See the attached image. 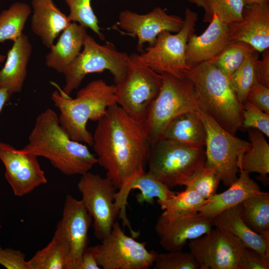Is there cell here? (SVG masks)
I'll return each mask as SVG.
<instances>
[{
    "label": "cell",
    "mask_w": 269,
    "mask_h": 269,
    "mask_svg": "<svg viewBox=\"0 0 269 269\" xmlns=\"http://www.w3.org/2000/svg\"><path fill=\"white\" fill-rule=\"evenodd\" d=\"M92 135L97 163L117 189L145 171L150 143L142 125L117 104L108 108Z\"/></svg>",
    "instance_id": "1"
},
{
    "label": "cell",
    "mask_w": 269,
    "mask_h": 269,
    "mask_svg": "<svg viewBox=\"0 0 269 269\" xmlns=\"http://www.w3.org/2000/svg\"><path fill=\"white\" fill-rule=\"evenodd\" d=\"M23 151L48 159L68 176L83 175L97 163L86 145L71 139L61 128L57 114L47 109L36 118Z\"/></svg>",
    "instance_id": "2"
},
{
    "label": "cell",
    "mask_w": 269,
    "mask_h": 269,
    "mask_svg": "<svg viewBox=\"0 0 269 269\" xmlns=\"http://www.w3.org/2000/svg\"><path fill=\"white\" fill-rule=\"evenodd\" d=\"M57 88L51 98L60 111L61 128L72 140L92 146L93 135L87 124L89 121H99L109 107L117 104L115 85H109L102 79L92 81L77 92L75 98Z\"/></svg>",
    "instance_id": "3"
},
{
    "label": "cell",
    "mask_w": 269,
    "mask_h": 269,
    "mask_svg": "<svg viewBox=\"0 0 269 269\" xmlns=\"http://www.w3.org/2000/svg\"><path fill=\"white\" fill-rule=\"evenodd\" d=\"M185 76L192 82L200 105L222 128L235 135L241 127L243 108L228 78L210 61L191 67Z\"/></svg>",
    "instance_id": "4"
},
{
    "label": "cell",
    "mask_w": 269,
    "mask_h": 269,
    "mask_svg": "<svg viewBox=\"0 0 269 269\" xmlns=\"http://www.w3.org/2000/svg\"><path fill=\"white\" fill-rule=\"evenodd\" d=\"M205 163L204 147H191L165 138L150 144L148 172L170 189L183 185Z\"/></svg>",
    "instance_id": "5"
},
{
    "label": "cell",
    "mask_w": 269,
    "mask_h": 269,
    "mask_svg": "<svg viewBox=\"0 0 269 269\" xmlns=\"http://www.w3.org/2000/svg\"><path fill=\"white\" fill-rule=\"evenodd\" d=\"M160 91L142 123L150 144L162 138L170 123L179 115L196 110L199 104L192 82L185 76L178 78L163 73Z\"/></svg>",
    "instance_id": "6"
},
{
    "label": "cell",
    "mask_w": 269,
    "mask_h": 269,
    "mask_svg": "<svg viewBox=\"0 0 269 269\" xmlns=\"http://www.w3.org/2000/svg\"><path fill=\"white\" fill-rule=\"evenodd\" d=\"M130 62V55L119 51L111 42L101 45L88 34L83 49L72 63L64 70L65 85L63 91L67 96L77 89L88 74L109 71L115 85L126 77Z\"/></svg>",
    "instance_id": "7"
},
{
    "label": "cell",
    "mask_w": 269,
    "mask_h": 269,
    "mask_svg": "<svg viewBox=\"0 0 269 269\" xmlns=\"http://www.w3.org/2000/svg\"><path fill=\"white\" fill-rule=\"evenodd\" d=\"M196 111L206 132L205 166L213 168L228 187L237 179L243 156L250 149L251 143L225 130L199 103Z\"/></svg>",
    "instance_id": "8"
},
{
    "label": "cell",
    "mask_w": 269,
    "mask_h": 269,
    "mask_svg": "<svg viewBox=\"0 0 269 269\" xmlns=\"http://www.w3.org/2000/svg\"><path fill=\"white\" fill-rule=\"evenodd\" d=\"M197 19V13L187 8L179 31L174 34L168 31L161 32L152 46H149L140 54L135 53L136 58L159 74L184 77L185 72L190 68L186 62V46L190 37L195 31Z\"/></svg>",
    "instance_id": "9"
},
{
    "label": "cell",
    "mask_w": 269,
    "mask_h": 269,
    "mask_svg": "<svg viewBox=\"0 0 269 269\" xmlns=\"http://www.w3.org/2000/svg\"><path fill=\"white\" fill-rule=\"evenodd\" d=\"M163 76L140 63L135 53L130 55L125 79L115 85L117 104L132 118L142 123L150 105L157 96Z\"/></svg>",
    "instance_id": "10"
},
{
    "label": "cell",
    "mask_w": 269,
    "mask_h": 269,
    "mask_svg": "<svg viewBox=\"0 0 269 269\" xmlns=\"http://www.w3.org/2000/svg\"><path fill=\"white\" fill-rule=\"evenodd\" d=\"M95 246L99 266L103 269H148L157 252L149 251L146 243L127 236L115 222L109 234Z\"/></svg>",
    "instance_id": "11"
},
{
    "label": "cell",
    "mask_w": 269,
    "mask_h": 269,
    "mask_svg": "<svg viewBox=\"0 0 269 269\" xmlns=\"http://www.w3.org/2000/svg\"><path fill=\"white\" fill-rule=\"evenodd\" d=\"M188 247L200 269H243L246 247L237 238L218 228L190 241Z\"/></svg>",
    "instance_id": "12"
},
{
    "label": "cell",
    "mask_w": 269,
    "mask_h": 269,
    "mask_svg": "<svg viewBox=\"0 0 269 269\" xmlns=\"http://www.w3.org/2000/svg\"><path fill=\"white\" fill-rule=\"evenodd\" d=\"M77 187L92 218L94 236L101 241L109 234L119 216L114 203L117 188L107 177L89 171L82 175Z\"/></svg>",
    "instance_id": "13"
},
{
    "label": "cell",
    "mask_w": 269,
    "mask_h": 269,
    "mask_svg": "<svg viewBox=\"0 0 269 269\" xmlns=\"http://www.w3.org/2000/svg\"><path fill=\"white\" fill-rule=\"evenodd\" d=\"M212 219L199 212L168 214L158 218L155 231L161 247L167 251L181 250L188 241L208 233L213 226Z\"/></svg>",
    "instance_id": "14"
},
{
    "label": "cell",
    "mask_w": 269,
    "mask_h": 269,
    "mask_svg": "<svg viewBox=\"0 0 269 269\" xmlns=\"http://www.w3.org/2000/svg\"><path fill=\"white\" fill-rule=\"evenodd\" d=\"M118 24L124 33L137 38V50L142 53L144 44L147 43L149 46H152L161 32L179 31L183 24V19L169 14L164 9L157 6L145 14L123 10L119 14Z\"/></svg>",
    "instance_id": "15"
},
{
    "label": "cell",
    "mask_w": 269,
    "mask_h": 269,
    "mask_svg": "<svg viewBox=\"0 0 269 269\" xmlns=\"http://www.w3.org/2000/svg\"><path fill=\"white\" fill-rule=\"evenodd\" d=\"M37 157L0 142V159L5 167V177L15 196H23L47 183Z\"/></svg>",
    "instance_id": "16"
},
{
    "label": "cell",
    "mask_w": 269,
    "mask_h": 269,
    "mask_svg": "<svg viewBox=\"0 0 269 269\" xmlns=\"http://www.w3.org/2000/svg\"><path fill=\"white\" fill-rule=\"evenodd\" d=\"M92 222V218L82 201L67 195L62 218L55 232L69 246L74 269H78L83 253L88 247V231Z\"/></svg>",
    "instance_id": "17"
},
{
    "label": "cell",
    "mask_w": 269,
    "mask_h": 269,
    "mask_svg": "<svg viewBox=\"0 0 269 269\" xmlns=\"http://www.w3.org/2000/svg\"><path fill=\"white\" fill-rule=\"evenodd\" d=\"M135 189L140 192L135 196L136 200L139 204L144 203L153 204L154 198H157L159 201L166 200L173 196L175 192L145 171L133 176L118 189V191H116L114 203L119 212V218L122 220L124 227L127 226L129 228L132 237L137 238L139 235V232L132 229L126 213L128 196L130 191Z\"/></svg>",
    "instance_id": "18"
},
{
    "label": "cell",
    "mask_w": 269,
    "mask_h": 269,
    "mask_svg": "<svg viewBox=\"0 0 269 269\" xmlns=\"http://www.w3.org/2000/svg\"><path fill=\"white\" fill-rule=\"evenodd\" d=\"M230 42L242 41L259 52L269 48V4L246 5L239 21L229 24Z\"/></svg>",
    "instance_id": "19"
},
{
    "label": "cell",
    "mask_w": 269,
    "mask_h": 269,
    "mask_svg": "<svg viewBox=\"0 0 269 269\" xmlns=\"http://www.w3.org/2000/svg\"><path fill=\"white\" fill-rule=\"evenodd\" d=\"M231 43L229 24L222 22L215 14L208 27L200 35L189 38L186 48V62L189 67L210 61Z\"/></svg>",
    "instance_id": "20"
},
{
    "label": "cell",
    "mask_w": 269,
    "mask_h": 269,
    "mask_svg": "<svg viewBox=\"0 0 269 269\" xmlns=\"http://www.w3.org/2000/svg\"><path fill=\"white\" fill-rule=\"evenodd\" d=\"M241 204L228 209L212 220L213 226L226 231L239 239L243 245L269 260V236L252 230L242 217Z\"/></svg>",
    "instance_id": "21"
},
{
    "label": "cell",
    "mask_w": 269,
    "mask_h": 269,
    "mask_svg": "<svg viewBox=\"0 0 269 269\" xmlns=\"http://www.w3.org/2000/svg\"><path fill=\"white\" fill-rule=\"evenodd\" d=\"M31 19L32 32L43 44L50 48L58 35L72 22L68 16L57 7L53 0H32Z\"/></svg>",
    "instance_id": "22"
},
{
    "label": "cell",
    "mask_w": 269,
    "mask_h": 269,
    "mask_svg": "<svg viewBox=\"0 0 269 269\" xmlns=\"http://www.w3.org/2000/svg\"><path fill=\"white\" fill-rule=\"evenodd\" d=\"M32 53V45L25 34L15 41L7 53L3 67L0 70V88L7 90L11 95L20 92L26 76Z\"/></svg>",
    "instance_id": "23"
},
{
    "label": "cell",
    "mask_w": 269,
    "mask_h": 269,
    "mask_svg": "<svg viewBox=\"0 0 269 269\" xmlns=\"http://www.w3.org/2000/svg\"><path fill=\"white\" fill-rule=\"evenodd\" d=\"M239 177L226 190L215 194L197 211L213 219L223 211L239 205L249 197L262 192L249 173L239 169Z\"/></svg>",
    "instance_id": "24"
},
{
    "label": "cell",
    "mask_w": 269,
    "mask_h": 269,
    "mask_svg": "<svg viewBox=\"0 0 269 269\" xmlns=\"http://www.w3.org/2000/svg\"><path fill=\"white\" fill-rule=\"evenodd\" d=\"M87 34L86 27L72 22L49 48L45 57L47 66L63 73L81 52Z\"/></svg>",
    "instance_id": "25"
},
{
    "label": "cell",
    "mask_w": 269,
    "mask_h": 269,
    "mask_svg": "<svg viewBox=\"0 0 269 269\" xmlns=\"http://www.w3.org/2000/svg\"><path fill=\"white\" fill-rule=\"evenodd\" d=\"M185 145L204 147L206 130L196 110L183 113L172 121L165 130L163 137Z\"/></svg>",
    "instance_id": "26"
},
{
    "label": "cell",
    "mask_w": 269,
    "mask_h": 269,
    "mask_svg": "<svg viewBox=\"0 0 269 269\" xmlns=\"http://www.w3.org/2000/svg\"><path fill=\"white\" fill-rule=\"evenodd\" d=\"M28 262L31 269H74L69 246L56 232L49 244Z\"/></svg>",
    "instance_id": "27"
},
{
    "label": "cell",
    "mask_w": 269,
    "mask_h": 269,
    "mask_svg": "<svg viewBox=\"0 0 269 269\" xmlns=\"http://www.w3.org/2000/svg\"><path fill=\"white\" fill-rule=\"evenodd\" d=\"M248 134L251 148L243 155L239 169L249 173H259V179L267 185L269 173V144L264 134L259 130L250 129Z\"/></svg>",
    "instance_id": "28"
},
{
    "label": "cell",
    "mask_w": 269,
    "mask_h": 269,
    "mask_svg": "<svg viewBox=\"0 0 269 269\" xmlns=\"http://www.w3.org/2000/svg\"><path fill=\"white\" fill-rule=\"evenodd\" d=\"M242 219L255 232L269 236V194L262 191L242 203Z\"/></svg>",
    "instance_id": "29"
},
{
    "label": "cell",
    "mask_w": 269,
    "mask_h": 269,
    "mask_svg": "<svg viewBox=\"0 0 269 269\" xmlns=\"http://www.w3.org/2000/svg\"><path fill=\"white\" fill-rule=\"evenodd\" d=\"M31 12L30 6L21 2H15L2 11L0 13V43L17 40L23 33Z\"/></svg>",
    "instance_id": "30"
},
{
    "label": "cell",
    "mask_w": 269,
    "mask_h": 269,
    "mask_svg": "<svg viewBox=\"0 0 269 269\" xmlns=\"http://www.w3.org/2000/svg\"><path fill=\"white\" fill-rule=\"evenodd\" d=\"M259 53L255 50L249 54L240 67L228 78L232 89L242 105L246 101L251 88L258 82L256 62L259 59Z\"/></svg>",
    "instance_id": "31"
},
{
    "label": "cell",
    "mask_w": 269,
    "mask_h": 269,
    "mask_svg": "<svg viewBox=\"0 0 269 269\" xmlns=\"http://www.w3.org/2000/svg\"><path fill=\"white\" fill-rule=\"evenodd\" d=\"M255 50L246 42H231L218 55L210 61L229 78L240 67L246 57Z\"/></svg>",
    "instance_id": "32"
},
{
    "label": "cell",
    "mask_w": 269,
    "mask_h": 269,
    "mask_svg": "<svg viewBox=\"0 0 269 269\" xmlns=\"http://www.w3.org/2000/svg\"><path fill=\"white\" fill-rule=\"evenodd\" d=\"M206 3L204 22H210L215 14L223 23L230 24L242 19L246 6L243 0H204Z\"/></svg>",
    "instance_id": "33"
},
{
    "label": "cell",
    "mask_w": 269,
    "mask_h": 269,
    "mask_svg": "<svg viewBox=\"0 0 269 269\" xmlns=\"http://www.w3.org/2000/svg\"><path fill=\"white\" fill-rule=\"evenodd\" d=\"M207 201L208 199L204 198L195 191L187 188L182 192H175L167 200H157L163 212L168 214L197 211Z\"/></svg>",
    "instance_id": "34"
},
{
    "label": "cell",
    "mask_w": 269,
    "mask_h": 269,
    "mask_svg": "<svg viewBox=\"0 0 269 269\" xmlns=\"http://www.w3.org/2000/svg\"><path fill=\"white\" fill-rule=\"evenodd\" d=\"M64 0L69 7V13L67 16L71 22L91 29L101 40H105L99 25V20L92 7V0Z\"/></svg>",
    "instance_id": "35"
},
{
    "label": "cell",
    "mask_w": 269,
    "mask_h": 269,
    "mask_svg": "<svg viewBox=\"0 0 269 269\" xmlns=\"http://www.w3.org/2000/svg\"><path fill=\"white\" fill-rule=\"evenodd\" d=\"M220 181L216 171L213 168L205 166L183 185L195 191L205 199H208L216 194Z\"/></svg>",
    "instance_id": "36"
},
{
    "label": "cell",
    "mask_w": 269,
    "mask_h": 269,
    "mask_svg": "<svg viewBox=\"0 0 269 269\" xmlns=\"http://www.w3.org/2000/svg\"><path fill=\"white\" fill-rule=\"evenodd\" d=\"M154 269H197L199 265L190 252L181 250L157 253L153 266Z\"/></svg>",
    "instance_id": "37"
},
{
    "label": "cell",
    "mask_w": 269,
    "mask_h": 269,
    "mask_svg": "<svg viewBox=\"0 0 269 269\" xmlns=\"http://www.w3.org/2000/svg\"><path fill=\"white\" fill-rule=\"evenodd\" d=\"M243 120L241 127L256 129L269 137V114L247 101L243 104Z\"/></svg>",
    "instance_id": "38"
},
{
    "label": "cell",
    "mask_w": 269,
    "mask_h": 269,
    "mask_svg": "<svg viewBox=\"0 0 269 269\" xmlns=\"http://www.w3.org/2000/svg\"><path fill=\"white\" fill-rule=\"evenodd\" d=\"M0 265L7 269H31L25 255L19 250L0 246Z\"/></svg>",
    "instance_id": "39"
},
{
    "label": "cell",
    "mask_w": 269,
    "mask_h": 269,
    "mask_svg": "<svg viewBox=\"0 0 269 269\" xmlns=\"http://www.w3.org/2000/svg\"><path fill=\"white\" fill-rule=\"evenodd\" d=\"M246 101L269 114V87L255 83L250 89Z\"/></svg>",
    "instance_id": "40"
},
{
    "label": "cell",
    "mask_w": 269,
    "mask_h": 269,
    "mask_svg": "<svg viewBox=\"0 0 269 269\" xmlns=\"http://www.w3.org/2000/svg\"><path fill=\"white\" fill-rule=\"evenodd\" d=\"M269 260L256 251L245 248L244 252L243 269H269Z\"/></svg>",
    "instance_id": "41"
},
{
    "label": "cell",
    "mask_w": 269,
    "mask_h": 269,
    "mask_svg": "<svg viewBox=\"0 0 269 269\" xmlns=\"http://www.w3.org/2000/svg\"><path fill=\"white\" fill-rule=\"evenodd\" d=\"M256 70L258 82L269 87V48L262 52V57L256 62Z\"/></svg>",
    "instance_id": "42"
},
{
    "label": "cell",
    "mask_w": 269,
    "mask_h": 269,
    "mask_svg": "<svg viewBox=\"0 0 269 269\" xmlns=\"http://www.w3.org/2000/svg\"><path fill=\"white\" fill-rule=\"evenodd\" d=\"M95 246L87 247L84 251L78 269H99Z\"/></svg>",
    "instance_id": "43"
},
{
    "label": "cell",
    "mask_w": 269,
    "mask_h": 269,
    "mask_svg": "<svg viewBox=\"0 0 269 269\" xmlns=\"http://www.w3.org/2000/svg\"><path fill=\"white\" fill-rule=\"evenodd\" d=\"M11 96L7 89L0 88V112L5 103L9 100Z\"/></svg>",
    "instance_id": "44"
},
{
    "label": "cell",
    "mask_w": 269,
    "mask_h": 269,
    "mask_svg": "<svg viewBox=\"0 0 269 269\" xmlns=\"http://www.w3.org/2000/svg\"><path fill=\"white\" fill-rule=\"evenodd\" d=\"M246 5L268 4L269 0H243Z\"/></svg>",
    "instance_id": "45"
},
{
    "label": "cell",
    "mask_w": 269,
    "mask_h": 269,
    "mask_svg": "<svg viewBox=\"0 0 269 269\" xmlns=\"http://www.w3.org/2000/svg\"><path fill=\"white\" fill-rule=\"evenodd\" d=\"M190 3L196 4L198 7L206 9V3L204 0H186Z\"/></svg>",
    "instance_id": "46"
},
{
    "label": "cell",
    "mask_w": 269,
    "mask_h": 269,
    "mask_svg": "<svg viewBox=\"0 0 269 269\" xmlns=\"http://www.w3.org/2000/svg\"><path fill=\"white\" fill-rule=\"evenodd\" d=\"M5 58V55L0 54V64L4 61Z\"/></svg>",
    "instance_id": "47"
}]
</instances>
